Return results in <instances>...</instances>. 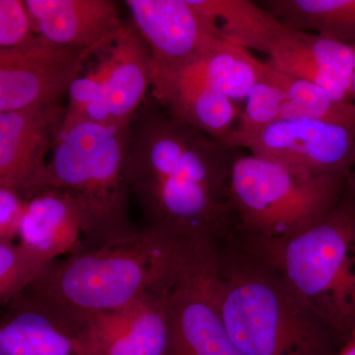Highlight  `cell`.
Returning <instances> with one entry per match:
<instances>
[{"label":"cell","mask_w":355,"mask_h":355,"mask_svg":"<svg viewBox=\"0 0 355 355\" xmlns=\"http://www.w3.org/2000/svg\"><path fill=\"white\" fill-rule=\"evenodd\" d=\"M239 155L146 100L130 125L125 174L147 226L216 245L236 223L230 181Z\"/></svg>","instance_id":"6da1fadb"},{"label":"cell","mask_w":355,"mask_h":355,"mask_svg":"<svg viewBox=\"0 0 355 355\" xmlns=\"http://www.w3.org/2000/svg\"><path fill=\"white\" fill-rule=\"evenodd\" d=\"M212 244L155 226L50 263L27 291L89 314L170 291Z\"/></svg>","instance_id":"7a4b0ae2"},{"label":"cell","mask_w":355,"mask_h":355,"mask_svg":"<svg viewBox=\"0 0 355 355\" xmlns=\"http://www.w3.org/2000/svg\"><path fill=\"white\" fill-rule=\"evenodd\" d=\"M217 305L243 355H335L330 327L272 266L217 254Z\"/></svg>","instance_id":"3957f363"},{"label":"cell","mask_w":355,"mask_h":355,"mask_svg":"<svg viewBox=\"0 0 355 355\" xmlns=\"http://www.w3.org/2000/svg\"><path fill=\"white\" fill-rule=\"evenodd\" d=\"M130 130L64 119L53 147L48 190L64 193L76 205L84 250L97 249L139 230L128 214L132 193L125 165Z\"/></svg>","instance_id":"277c9868"},{"label":"cell","mask_w":355,"mask_h":355,"mask_svg":"<svg viewBox=\"0 0 355 355\" xmlns=\"http://www.w3.org/2000/svg\"><path fill=\"white\" fill-rule=\"evenodd\" d=\"M266 265L343 340L355 330V198L345 187L323 220L282 241L261 243Z\"/></svg>","instance_id":"5b68a950"},{"label":"cell","mask_w":355,"mask_h":355,"mask_svg":"<svg viewBox=\"0 0 355 355\" xmlns=\"http://www.w3.org/2000/svg\"><path fill=\"white\" fill-rule=\"evenodd\" d=\"M349 176H315L240 154L230 181L236 224L260 244L299 234L335 209Z\"/></svg>","instance_id":"8992f818"},{"label":"cell","mask_w":355,"mask_h":355,"mask_svg":"<svg viewBox=\"0 0 355 355\" xmlns=\"http://www.w3.org/2000/svg\"><path fill=\"white\" fill-rule=\"evenodd\" d=\"M223 142L315 176H349L355 168V128L331 121L279 120L256 132L234 130Z\"/></svg>","instance_id":"52a82bcc"},{"label":"cell","mask_w":355,"mask_h":355,"mask_svg":"<svg viewBox=\"0 0 355 355\" xmlns=\"http://www.w3.org/2000/svg\"><path fill=\"white\" fill-rule=\"evenodd\" d=\"M125 4L150 50L153 72L190 69L228 41L191 0H127Z\"/></svg>","instance_id":"ba28073f"},{"label":"cell","mask_w":355,"mask_h":355,"mask_svg":"<svg viewBox=\"0 0 355 355\" xmlns=\"http://www.w3.org/2000/svg\"><path fill=\"white\" fill-rule=\"evenodd\" d=\"M93 55L40 36L27 46L0 50V113L58 104Z\"/></svg>","instance_id":"9c48e42d"},{"label":"cell","mask_w":355,"mask_h":355,"mask_svg":"<svg viewBox=\"0 0 355 355\" xmlns=\"http://www.w3.org/2000/svg\"><path fill=\"white\" fill-rule=\"evenodd\" d=\"M217 249L207 250L173 287L169 355H243L229 335L214 293Z\"/></svg>","instance_id":"30bf717a"},{"label":"cell","mask_w":355,"mask_h":355,"mask_svg":"<svg viewBox=\"0 0 355 355\" xmlns=\"http://www.w3.org/2000/svg\"><path fill=\"white\" fill-rule=\"evenodd\" d=\"M67 114L60 103L0 113V188L27 202L48 190L49 163Z\"/></svg>","instance_id":"8fae6325"},{"label":"cell","mask_w":355,"mask_h":355,"mask_svg":"<svg viewBox=\"0 0 355 355\" xmlns=\"http://www.w3.org/2000/svg\"><path fill=\"white\" fill-rule=\"evenodd\" d=\"M86 314L26 291L2 313L0 355H84Z\"/></svg>","instance_id":"7c38bea8"},{"label":"cell","mask_w":355,"mask_h":355,"mask_svg":"<svg viewBox=\"0 0 355 355\" xmlns=\"http://www.w3.org/2000/svg\"><path fill=\"white\" fill-rule=\"evenodd\" d=\"M99 53L104 69L101 93L77 119L130 130L147 99L149 86H153L150 50L132 23L125 24L116 38Z\"/></svg>","instance_id":"4fadbf2b"},{"label":"cell","mask_w":355,"mask_h":355,"mask_svg":"<svg viewBox=\"0 0 355 355\" xmlns=\"http://www.w3.org/2000/svg\"><path fill=\"white\" fill-rule=\"evenodd\" d=\"M172 289L119 309L86 314L84 355H169Z\"/></svg>","instance_id":"5bb4252c"},{"label":"cell","mask_w":355,"mask_h":355,"mask_svg":"<svg viewBox=\"0 0 355 355\" xmlns=\"http://www.w3.org/2000/svg\"><path fill=\"white\" fill-rule=\"evenodd\" d=\"M32 31L57 46L98 53L125 23L110 0H24Z\"/></svg>","instance_id":"9a60e30c"},{"label":"cell","mask_w":355,"mask_h":355,"mask_svg":"<svg viewBox=\"0 0 355 355\" xmlns=\"http://www.w3.org/2000/svg\"><path fill=\"white\" fill-rule=\"evenodd\" d=\"M153 96L178 121L212 139L225 141L234 132L241 111L234 102L207 85L190 69L153 72Z\"/></svg>","instance_id":"2e32d148"},{"label":"cell","mask_w":355,"mask_h":355,"mask_svg":"<svg viewBox=\"0 0 355 355\" xmlns=\"http://www.w3.org/2000/svg\"><path fill=\"white\" fill-rule=\"evenodd\" d=\"M81 233L76 205L64 193L49 189L28 202L17 242L44 270L58 257L83 251Z\"/></svg>","instance_id":"e0dca14e"},{"label":"cell","mask_w":355,"mask_h":355,"mask_svg":"<svg viewBox=\"0 0 355 355\" xmlns=\"http://www.w3.org/2000/svg\"><path fill=\"white\" fill-rule=\"evenodd\" d=\"M261 3L288 27L355 46V0H268Z\"/></svg>","instance_id":"ac0fdd59"},{"label":"cell","mask_w":355,"mask_h":355,"mask_svg":"<svg viewBox=\"0 0 355 355\" xmlns=\"http://www.w3.org/2000/svg\"><path fill=\"white\" fill-rule=\"evenodd\" d=\"M214 21L228 41L246 50L268 53L280 22L268 9L251 0H191Z\"/></svg>","instance_id":"d6986e66"},{"label":"cell","mask_w":355,"mask_h":355,"mask_svg":"<svg viewBox=\"0 0 355 355\" xmlns=\"http://www.w3.org/2000/svg\"><path fill=\"white\" fill-rule=\"evenodd\" d=\"M265 67L266 62L257 60L246 49L224 41L190 69L237 104L246 101L250 91L261 80Z\"/></svg>","instance_id":"ffe728a7"},{"label":"cell","mask_w":355,"mask_h":355,"mask_svg":"<svg viewBox=\"0 0 355 355\" xmlns=\"http://www.w3.org/2000/svg\"><path fill=\"white\" fill-rule=\"evenodd\" d=\"M263 78L284 89L288 97L280 120L327 121L355 128L354 105L336 102L321 86L277 71L266 62Z\"/></svg>","instance_id":"44dd1931"},{"label":"cell","mask_w":355,"mask_h":355,"mask_svg":"<svg viewBox=\"0 0 355 355\" xmlns=\"http://www.w3.org/2000/svg\"><path fill=\"white\" fill-rule=\"evenodd\" d=\"M288 29V26L284 24L270 41L266 64L287 76L321 86L336 102L354 105L352 96L347 94L340 84L291 43Z\"/></svg>","instance_id":"7402d4cb"},{"label":"cell","mask_w":355,"mask_h":355,"mask_svg":"<svg viewBox=\"0 0 355 355\" xmlns=\"http://www.w3.org/2000/svg\"><path fill=\"white\" fill-rule=\"evenodd\" d=\"M291 43L336 81L352 98L354 48L315 33L289 27ZM354 101V99H352Z\"/></svg>","instance_id":"603a6c76"},{"label":"cell","mask_w":355,"mask_h":355,"mask_svg":"<svg viewBox=\"0 0 355 355\" xmlns=\"http://www.w3.org/2000/svg\"><path fill=\"white\" fill-rule=\"evenodd\" d=\"M18 242L0 241V304L6 307L43 272Z\"/></svg>","instance_id":"cb8c5ba5"},{"label":"cell","mask_w":355,"mask_h":355,"mask_svg":"<svg viewBox=\"0 0 355 355\" xmlns=\"http://www.w3.org/2000/svg\"><path fill=\"white\" fill-rule=\"evenodd\" d=\"M288 100L286 91L261 77L248 95L244 111L235 130L256 132L280 120L284 105Z\"/></svg>","instance_id":"d4e9b609"},{"label":"cell","mask_w":355,"mask_h":355,"mask_svg":"<svg viewBox=\"0 0 355 355\" xmlns=\"http://www.w3.org/2000/svg\"><path fill=\"white\" fill-rule=\"evenodd\" d=\"M36 38L24 2L0 0V50L21 48Z\"/></svg>","instance_id":"484cf974"},{"label":"cell","mask_w":355,"mask_h":355,"mask_svg":"<svg viewBox=\"0 0 355 355\" xmlns=\"http://www.w3.org/2000/svg\"><path fill=\"white\" fill-rule=\"evenodd\" d=\"M27 205L15 191L0 188V241L16 242Z\"/></svg>","instance_id":"4316f807"},{"label":"cell","mask_w":355,"mask_h":355,"mask_svg":"<svg viewBox=\"0 0 355 355\" xmlns=\"http://www.w3.org/2000/svg\"><path fill=\"white\" fill-rule=\"evenodd\" d=\"M343 347L335 355H355V330L345 338Z\"/></svg>","instance_id":"83f0119b"},{"label":"cell","mask_w":355,"mask_h":355,"mask_svg":"<svg viewBox=\"0 0 355 355\" xmlns=\"http://www.w3.org/2000/svg\"><path fill=\"white\" fill-rule=\"evenodd\" d=\"M347 189L355 198V168L350 173L349 178H347Z\"/></svg>","instance_id":"f1b7e54d"},{"label":"cell","mask_w":355,"mask_h":355,"mask_svg":"<svg viewBox=\"0 0 355 355\" xmlns=\"http://www.w3.org/2000/svg\"><path fill=\"white\" fill-rule=\"evenodd\" d=\"M352 99H354V106L355 107V46H354V78H352Z\"/></svg>","instance_id":"f546056e"}]
</instances>
